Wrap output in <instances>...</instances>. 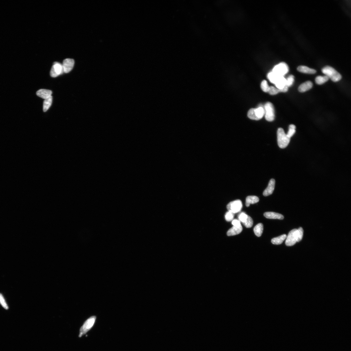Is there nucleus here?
I'll return each mask as SVG.
<instances>
[{"label":"nucleus","instance_id":"obj_32","mask_svg":"<svg viewBox=\"0 0 351 351\" xmlns=\"http://www.w3.org/2000/svg\"><path fill=\"white\" fill-rule=\"evenodd\" d=\"M232 224L233 226H238L241 225L240 222L237 219H234L232 221Z\"/></svg>","mask_w":351,"mask_h":351},{"label":"nucleus","instance_id":"obj_22","mask_svg":"<svg viewBox=\"0 0 351 351\" xmlns=\"http://www.w3.org/2000/svg\"><path fill=\"white\" fill-rule=\"evenodd\" d=\"M281 76H279L273 72H271L268 73L267 75V78L268 80L272 83L275 84L278 79Z\"/></svg>","mask_w":351,"mask_h":351},{"label":"nucleus","instance_id":"obj_8","mask_svg":"<svg viewBox=\"0 0 351 351\" xmlns=\"http://www.w3.org/2000/svg\"><path fill=\"white\" fill-rule=\"evenodd\" d=\"M242 207V201L237 200L230 202L227 205V208L228 211L235 214L240 212Z\"/></svg>","mask_w":351,"mask_h":351},{"label":"nucleus","instance_id":"obj_7","mask_svg":"<svg viewBox=\"0 0 351 351\" xmlns=\"http://www.w3.org/2000/svg\"><path fill=\"white\" fill-rule=\"evenodd\" d=\"M289 68L287 64L282 62L276 65L273 69L272 72L277 75L284 76L289 72Z\"/></svg>","mask_w":351,"mask_h":351},{"label":"nucleus","instance_id":"obj_18","mask_svg":"<svg viewBox=\"0 0 351 351\" xmlns=\"http://www.w3.org/2000/svg\"><path fill=\"white\" fill-rule=\"evenodd\" d=\"M286 79L284 76H281L278 79L275 85L277 88L280 89L286 86Z\"/></svg>","mask_w":351,"mask_h":351},{"label":"nucleus","instance_id":"obj_6","mask_svg":"<svg viewBox=\"0 0 351 351\" xmlns=\"http://www.w3.org/2000/svg\"><path fill=\"white\" fill-rule=\"evenodd\" d=\"M265 118L268 122H272L275 118V109L272 104L269 102L266 103L264 106Z\"/></svg>","mask_w":351,"mask_h":351},{"label":"nucleus","instance_id":"obj_5","mask_svg":"<svg viewBox=\"0 0 351 351\" xmlns=\"http://www.w3.org/2000/svg\"><path fill=\"white\" fill-rule=\"evenodd\" d=\"M95 316H93L87 319L80 328L79 337H81L88 332L94 325L96 320Z\"/></svg>","mask_w":351,"mask_h":351},{"label":"nucleus","instance_id":"obj_10","mask_svg":"<svg viewBox=\"0 0 351 351\" xmlns=\"http://www.w3.org/2000/svg\"><path fill=\"white\" fill-rule=\"evenodd\" d=\"M75 64L74 60L71 59H65L63 62V67L64 73H68L72 70Z\"/></svg>","mask_w":351,"mask_h":351},{"label":"nucleus","instance_id":"obj_13","mask_svg":"<svg viewBox=\"0 0 351 351\" xmlns=\"http://www.w3.org/2000/svg\"><path fill=\"white\" fill-rule=\"evenodd\" d=\"M243 228L241 225L238 226H233L232 228L230 229L227 232V235L228 236H232L240 233L242 232Z\"/></svg>","mask_w":351,"mask_h":351},{"label":"nucleus","instance_id":"obj_23","mask_svg":"<svg viewBox=\"0 0 351 351\" xmlns=\"http://www.w3.org/2000/svg\"><path fill=\"white\" fill-rule=\"evenodd\" d=\"M329 78L326 75L323 76H318L316 77L315 81L316 83L319 85H321L327 82Z\"/></svg>","mask_w":351,"mask_h":351},{"label":"nucleus","instance_id":"obj_31","mask_svg":"<svg viewBox=\"0 0 351 351\" xmlns=\"http://www.w3.org/2000/svg\"><path fill=\"white\" fill-rule=\"evenodd\" d=\"M0 303H1L2 306L6 310L8 309V307L6 301H5L3 296L1 293H0Z\"/></svg>","mask_w":351,"mask_h":351},{"label":"nucleus","instance_id":"obj_24","mask_svg":"<svg viewBox=\"0 0 351 351\" xmlns=\"http://www.w3.org/2000/svg\"><path fill=\"white\" fill-rule=\"evenodd\" d=\"M295 126L293 124L290 125L289 127V130L287 134L289 138L292 137L295 133Z\"/></svg>","mask_w":351,"mask_h":351},{"label":"nucleus","instance_id":"obj_25","mask_svg":"<svg viewBox=\"0 0 351 351\" xmlns=\"http://www.w3.org/2000/svg\"><path fill=\"white\" fill-rule=\"evenodd\" d=\"M253 221L252 218L249 216H248L245 221L243 224L247 228H251L253 225Z\"/></svg>","mask_w":351,"mask_h":351},{"label":"nucleus","instance_id":"obj_28","mask_svg":"<svg viewBox=\"0 0 351 351\" xmlns=\"http://www.w3.org/2000/svg\"><path fill=\"white\" fill-rule=\"evenodd\" d=\"M234 217V214L233 213L228 211L226 214L225 218L227 222H231L233 220Z\"/></svg>","mask_w":351,"mask_h":351},{"label":"nucleus","instance_id":"obj_19","mask_svg":"<svg viewBox=\"0 0 351 351\" xmlns=\"http://www.w3.org/2000/svg\"><path fill=\"white\" fill-rule=\"evenodd\" d=\"M52 96L44 101L43 104V110L44 112H46L52 106Z\"/></svg>","mask_w":351,"mask_h":351},{"label":"nucleus","instance_id":"obj_29","mask_svg":"<svg viewBox=\"0 0 351 351\" xmlns=\"http://www.w3.org/2000/svg\"><path fill=\"white\" fill-rule=\"evenodd\" d=\"M268 92L271 95H275L279 93V89L273 86L270 87L269 91Z\"/></svg>","mask_w":351,"mask_h":351},{"label":"nucleus","instance_id":"obj_17","mask_svg":"<svg viewBox=\"0 0 351 351\" xmlns=\"http://www.w3.org/2000/svg\"><path fill=\"white\" fill-rule=\"evenodd\" d=\"M259 199L256 196H249L246 197L245 205L247 207H249L251 204H254L259 202Z\"/></svg>","mask_w":351,"mask_h":351},{"label":"nucleus","instance_id":"obj_12","mask_svg":"<svg viewBox=\"0 0 351 351\" xmlns=\"http://www.w3.org/2000/svg\"><path fill=\"white\" fill-rule=\"evenodd\" d=\"M36 94L38 97L45 100L52 96V91L50 90L42 89L38 91Z\"/></svg>","mask_w":351,"mask_h":351},{"label":"nucleus","instance_id":"obj_27","mask_svg":"<svg viewBox=\"0 0 351 351\" xmlns=\"http://www.w3.org/2000/svg\"><path fill=\"white\" fill-rule=\"evenodd\" d=\"M294 81V76L293 75H290L286 79V86L288 87L292 86Z\"/></svg>","mask_w":351,"mask_h":351},{"label":"nucleus","instance_id":"obj_9","mask_svg":"<svg viewBox=\"0 0 351 351\" xmlns=\"http://www.w3.org/2000/svg\"><path fill=\"white\" fill-rule=\"evenodd\" d=\"M64 73L63 65L58 62H55L50 71V75L52 78H56Z\"/></svg>","mask_w":351,"mask_h":351},{"label":"nucleus","instance_id":"obj_2","mask_svg":"<svg viewBox=\"0 0 351 351\" xmlns=\"http://www.w3.org/2000/svg\"><path fill=\"white\" fill-rule=\"evenodd\" d=\"M322 72L334 82H337L341 80L342 76L337 71L333 68L329 66H326L322 69Z\"/></svg>","mask_w":351,"mask_h":351},{"label":"nucleus","instance_id":"obj_30","mask_svg":"<svg viewBox=\"0 0 351 351\" xmlns=\"http://www.w3.org/2000/svg\"><path fill=\"white\" fill-rule=\"evenodd\" d=\"M248 216V215L246 214L244 212L241 213L238 216L239 221L243 223L245 221Z\"/></svg>","mask_w":351,"mask_h":351},{"label":"nucleus","instance_id":"obj_4","mask_svg":"<svg viewBox=\"0 0 351 351\" xmlns=\"http://www.w3.org/2000/svg\"><path fill=\"white\" fill-rule=\"evenodd\" d=\"M265 111L264 108L260 107L257 108H251L248 112V116L252 120H258L264 116Z\"/></svg>","mask_w":351,"mask_h":351},{"label":"nucleus","instance_id":"obj_21","mask_svg":"<svg viewBox=\"0 0 351 351\" xmlns=\"http://www.w3.org/2000/svg\"><path fill=\"white\" fill-rule=\"evenodd\" d=\"M263 226L262 223L256 225L254 228V232L255 234L257 237H260L263 233Z\"/></svg>","mask_w":351,"mask_h":351},{"label":"nucleus","instance_id":"obj_33","mask_svg":"<svg viewBox=\"0 0 351 351\" xmlns=\"http://www.w3.org/2000/svg\"><path fill=\"white\" fill-rule=\"evenodd\" d=\"M288 87L287 86H285L283 89H279L280 92H286L288 91Z\"/></svg>","mask_w":351,"mask_h":351},{"label":"nucleus","instance_id":"obj_14","mask_svg":"<svg viewBox=\"0 0 351 351\" xmlns=\"http://www.w3.org/2000/svg\"><path fill=\"white\" fill-rule=\"evenodd\" d=\"M313 86V83L310 81H307L301 84L299 87L298 90L300 92H304L310 90Z\"/></svg>","mask_w":351,"mask_h":351},{"label":"nucleus","instance_id":"obj_11","mask_svg":"<svg viewBox=\"0 0 351 351\" xmlns=\"http://www.w3.org/2000/svg\"><path fill=\"white\" fill-rule=\"evenodd\" d=\"M275 179H272L270 180L268 187L263 192V195L267 196L271 195L273 193L275 188Z\"/></svg>","mask_w":351,"mask_h":351},{"label":"nucleus","instance_id":"obj_1","mask_svg":"<svg viewBox=\"0 0 351 351\" xmlns=\"http://www.w3.org/2000/svg\"><path fill=\"white\" fill-rule=\"evenodd\" d=\"M303 235V230L302 228L294 229L290 231L286 238V244L287 246H292L296 243L299 242L302 239Z\"/></svg>","mask_w":351,"mask_h":351},{"label":"nucleus","instance_id":"obj_26","mask_svg":"<svg viewBox=\"0 0 351 351\" xmlns=\"http://www.w3.org/2000/svg\"><path fill=\"white\" fill-rule=\"evenodd\" d=\"M261 87L263 91L268 92L269 91L270 87L268 86L267 82L265 80H263L261 84Z\"/></svg>","mask_w":351,"mask_h":351},{"label":"nucleus","instance_id":"obj_16","mask_svg":"<svg viewBox=\"0 0 351 351\" xmlns=\"http://www.w3.org/2000/svg\"><path fill=\"white\" fill-rule=\"evenodd\" d=\"M297 70L300 72L309 74H315L316 72V70L305 66H299L297 68Z\"/></svg>","mask_w":351,"mask_h":351},{"label":"nucleus","instance_id":"obj_20","mask_svg":"<svg viewBox=\"0 0 351 351\" xmlns=\"http://www.w3.org/2000/svg\"><path fill=\"white\" fill-rule=\"evenodd\" d=\"M286 234H283L279 237L273 238L271 241L272 243L274 245H279L282 244L283 241L286 239Z\"/></svg>","mask_w":351,"mask_h":351},{"label":"nucleus","instance_id":"obj_15","mask_svg":"<svg viewBox=\"0 0 351 351\" xmlns=\"http://www.w3.org/2000/svg\"><path fill=\"white\" fill-rule=\"evenodd\" d=\"M264 216L268 219H283L284 216L281 214L274 212H266L264 213Z\"/></svg>","mask_w":351,"mask_h":351},{"label":"nucleus","instance_id":"obj_3","mask_svg":"<svg viewBox=\"0 0 351 351\" xmlns=\"http://www.w3.org/2000/svg\"><path fill=\"white\" fill-rule=\"evenodd\" d=\"M278 144L280 148L284 149L289 145L290 138L285 133L284 130L282 128H279L277 131Z\"/></svg>","mask_w":351,"mask_h":351}]
</instances>
